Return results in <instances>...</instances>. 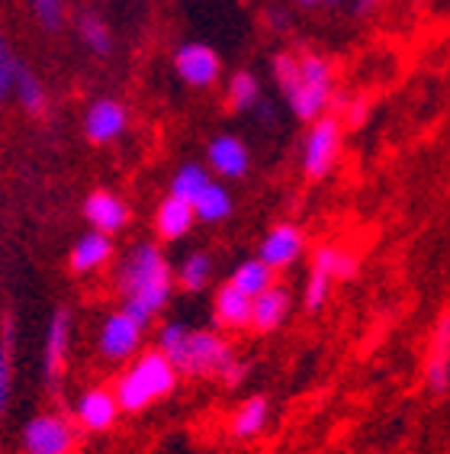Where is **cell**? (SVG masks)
Listing matches in <instances>:
<instances>
[{
    "mask_svg": "<svg viewBox=\"0 0 450 454\" xmlns=\"http://www.w3.org/2000/svg\"><path fill=\"white\" fill-rule=\"evenodd\" d=\"M174 268L155 242H139L129 248L116 271V290L122 297V313L136 319L142 329L151 325L174 297Z\"/></svg>",
    "mask_w": 450,
    "mask_h": 454,
    "instance_id": "1",
    "label": "cell"
},
{
    "mask_svg": "<svg viewBox=\"0 0 450 454\" xmlns=\"http://www.w3.org/2000/svg\"><path fill=\"white\" fill-rule=\"evenodd\" d=\"M274 81L296 120L312 122L325 116V110L335 100V68L319 52H277L270 61Z\"/></svg>",
    "mask_w": 450,
    "mask_h": 454,
    "instance_id": "2",
    "label": "cell"
},
{
    "mask_svg": "<svg viewBox=\"0 0 450 454\" xmlns=\"http://www.w3.org/2000/svg\"><path fill=\"white\" fill-rule=\"evenodd\" d=\"M183 377H222L225 367L232 364L235 355L232 341L209 329H190L183 323H165L158 329L155 345Z\"/></svg>",
    "mask_w": 450,
    "mask_h": 454,
    "instance_id": "3",
    "label": "cell"
},
{
    "mask_svg": "<svg viewBox=\"0 0 450 454\" xmlns=\"http://www.w3.org/2000/svg\"><path fill=\"white\" fill-rule=\"evenodd\" d=\"M177 384H181L177 367L158 348H145L136 358L126 361V367L120 371V377H116V384L110 390L116 396V403H120V412L139 416V412L151 410L155 403L167 400L177 390Z\"/></svg>",
    "mask_w": 450,
    "mask_h": 454,
    "instance_id": "4",
    "label": "cell"
},
{
    "mask_svg": "<svg viewBox=\"0 0 450 454\" xmlns=\"http://www.w3.org/2000/svg\"><path fill=\"white\" fill-rule=\"evenodd\" d=\"M357 271H361V258H357L351 248H341V245H319V248L312 252V268H309V278H306V290H303L306 313L325 309L335 280H354Z\"/></svg>",
    "mask_w": 450,
    "mask_h": 454,
    "instance_id": "5",
    "label": "cell"
},
{
    "mask_svg": "<svg viewBox=\"0 0 450 454\" xmlns=\"http://www.w3.org/2000/svg\"><path fill=\"white\" fill-rule=\"evenodd\" d=\"M341 145H345V126H341L338 116H319V120H312L309 132H306V139H303V155H299L306 181L329 177L331 168H335L338 158H341Z\"/></svg>",
    "mask_w": 450,
    "mask_h": 454,
    "instance_id": "6",
    "label": "cell"
},
{
    "mask_svg": "<svg viewBox=\"0 0 450 454\" xmlns=\"http://www.w3.org/2000/svg\"><path fill=\"white\" fill-rule=\"evenodd\" d=\"M78 426L61 412H35L23 426V451L27 454H74Z\"/></svg>",
    "mask_w": 450,
    "mask_h": 454,
    "instance_id": "7",
    "label": "cell"
},
{
    "mask_svg": "<svg viewBox=\"0 0 450 454\" xmlns=\"http://www.w3.org/2000/svg\"><path fill=\"white\" fill-rule=\"evenodd\" d=\"M142 335H145V329H142L136 319H129L122 309H116V313H110L104 323H100L97 351H100V358L110 361V364H126V361L136 358L142 351Z\"/></svg>",
    "mask_w": 450,
    "mask_h": 454,
    "instance_id": "8",
    "label": "cell"
},
{
    "mask_svg": "<svg viewBox=\"0 0 450 454\" xmlns=\"http://www.w3.org/2000/svg\"><path fill=\"white\" fill-rule=\"evenodd\" d=\"M174 74L193 90H206L222 78V59L209 43H183L174 52Z\"/></svg>",
    "mask_w": 450,
    "mask_h": 454,
    "instance_id": "9",
    "label": "cell"
},
{
    "mask_svg": "<svg viewBox=\"0 0 450 454\" xmlns=\"http://www.w3.org/2000/svg\"><path fill=\"white\" fill-rule=\"evenodd\" d=\"M303 254H306L303 226H299V223H290V219H283V223H277V226H270L268 232H264V239H260L258 254H254V258H260L270 271H286V268H293Z\"/></svg>",
    "mask_w": 450,
    "mask_h": 454,
    "instance_id": "10",
    "label": "cell"
},
{
    "mask_svg": "<svg viewBox=\"0 0 450 454\" xmlns=\"http://www.w3.org/2000/svg\"><path fill=\"white\" fill-rule=\"evenodd\" d=\"M129 129V106L116 97H97L84 114V136L94 145H112Z\"/></svg>",
    "mask_w": 450,
    "mask_h": 454,
    "instance_id": "11",
    "label": "cell"
},
{
    "mask_svg": "<svg viewBox=\"0 0 450 454\" xmlns=\"http://www.w3.org/2000/svg\"><path fill=\"white\" fill-rule=\"evenodd\" d=\"M71 333H74V319H71L68 306H58L52 316H49V325H45V345H43V377L45 384L55 387L65 374V361H68L71 348Z\"/></svg>",
    "mask_w": 450,
    "mask_h": 454,
    "instance_id": "12",
    "label": "cell"
},
{
    "mask_svg": "<svg viewBox=\"0 0 450 454\" xmlns=\"http://www.w3.org/2000/svg\"><path fill=\"white\" fill-rule=\"evenodd\" d=\"M120 403L112 396L110 387H87L84 394L74 400V426H81L84 432H110L120 422Z\"/></svg>",
    "mask_w": 450,
    "mask_h": 454,
    "instance_id": "13",
    "label": "cell"
},
{
    "mask_svg": "<svg viewBox=\"0 0 450 454\" xmlns=\"http://www.w3.org/2000/svg\"><path fill=\"white\" fill-rule=\"evenodd\" d=\"M206 161L209 171L219 177H229V181H238L252 171V149L242 136H232V132H222L216 139H209L206 145Z\"/></svg>",
    "mask_w": 450,
    "mask_h": 454,
    "instance_id": "14",
    "label": "cell"
},
{
    "mask_svg": "<svg viewBox=\"0 0 450 454\" xmlns=\"http://www.w3.org/2000/svg\"><path fill=\"white\" fill-rule=\"evenodd\" d=\"M81 213H84L87 226L97 229V232H106V236H116L129 226V203L122 200L116 191H106V187L87 193Z\"/></svg>",
    "mask_w": 450,
    "mask_h": 454,
    "instance_id": "15",
    "label": "cell"
},
{
    "mask_svg": "<svg viewBox=\"0 0 450 454\" xmlns=\"http://www.w3.org/2000/svg\"><path fill=\"white\" fill-rule=\"evenodd\" d=\"M112 254H116V245H112V236L106 232H97V229H87L74 239L71 245V254H68V268L81 278L87 274H97L104 271L106 264L112 262Z\"/></svg>",
    "mask_w": 450,
    "mask_h": 454,
    "instance_id": "16",
    "label": "cell"
},
{
    "mask_svg": "<svg viewBox=\"0 0 450 454\" xmlns=\"http://www.w3.org/2000/svg\"><path fill=\"white\" fill-rule=\"evenodd\" d=\"M290 309H293V294H290V287L274 280L268 290H260L258 297L252 300V325L248 329H254L260 335L277 333L280 325L286 323Z\"/></svg>",
    "mask_w": 450,
    "mask_h": 454,
    "instance_id": "17",
    "label": "cell"
},
{
    "mask_svg": "<svg viewBox=\"0 0 450 454\" xmlns=\"http://www.w3.org/2000/svg\"><path fill=\"white\" fill-rule=\"evenodd\" d=\"M424 380L431 387V394L444 396L450 390V313L444 309L434 323L431 333V348H428V361H424Z\"/></svg>",
    "mask_w": 450,
    "mask_h": 454,
    "instance_id": "18",
    "label": "cell"
},
{
    "mask_svg": "<svg viewBox=\"0 0 450 454\" xmlns=\"http://www.w3.org/2000/svg\"><path fill=\"white\" fill-rule=\"evenodd\" d=\"M270 426V400L264 394H252L248 400L238 403V410L229 419V435L235 442H254L268 432Z\"/></svg>",
    "mask_w": 450,
    "mask_h": 454,
    "instance_id": "19",
    "label": "cell"
},
{
    "mask_svg": "<svg viewBox=\"0 0 450 454\" xmlns=\"http://www.w3.org/2000/svg\"><path fill=\"white\" fill-rule=\"evenodd\" d=\"M193 223H197V216H193L190 203L177 200V197H171V193L158 203L155 232H158V239H161V242H181L183 236H190Z\"/></svg>",
    "mask_w": 450,
    "mask_h": 454,
    "instance_id": "20",
    "label": "cell"
},
{
    "mask_svg": "<svg viewBox=\"0 0 450 454\" xmlns=\"http://www.w3.org/2000/svg\"><path fill=\"white\" fill-rule=\"evenodd\" d=\"M213 316L222 329H248L252 325V297H244L242 290H235L229 280L216 290V300H213Z\"/></svg>",
    "mask_w": 450,
    "mask_h": 454,
    "instance_id": "21",
    "label": "cell"
},
{
    "mask_svg": "<svg viewBox=\"0 0 450 454\" xmlns=\"http://www.w3.org/2000/svg\"><path fill=\"white\" fill-rule=\"evenodd\" d=\"M13 100L19 104V110L27 116H33V120H43L45 114H49V90H45V84L39 81V74H35L33 68H27L23 61H19L17 68V78H13Z\"/></svg>",
    "mask_w": 450,
    "mask_h": 454,
    "instance_id": "22",
    "label": "cell"
},
{
    "mask_svg": "<svg viewBox=\"0 0 450 454\" xmlns=\"http://www.w3.org/2000/svg\"><path fill=\"white\" fill-rule=\"evenodd\" d=\"M193 207V216L199 219V223H209V226H216V223H225V219L235 213V200L232 193H229V187L219 181H213L206 187V191L199 193L197 200L190 203Z\"/></svg>",
    "mask_w": 450,
    "mask_h": 454,
    "instance_id": "23",
    "label": "cell"
},
{
    "mask_svg": "<svg viewBox=\"0 0 450 454\" xmlns=\"http://www.w3.org/2000/svg\"><path fill=\"white\" fill-rule=\"evenodd\" d=\"M209 184H213V175H209L206 165H199V161H183L171 177V197L183 203H193L199 193L206 191Z\"/></svg>",
    "mask_w": 450,
    "mask_h": 454,
    "instance_id": "24",
    "label": "cell"
},
{
    "mask_svg": "<svg viewBox=\"0 0 450 454\" xmlns=\"http://www.w3.org/2000/svg\"><path fill=\"white\" fill-rule=\"evenodd\" d=\"M225 97L235 114H252L254 106L260 104V81L254 71H235L229 84H225Z\"/></svg>",
    "mask_w": 450,
    "mask_h": 454,
    "instance_id": "25",
    "label": "cell"
},
{
    "mask_svg": "<svg viewBox=\"0 0 450 454\" xmlns=\"http://www.w3.org/2000/svg\"><path fill=\"white\" fill-rule=\"evenodd\" d=\"M213 280V258L206 252H190L181 262L177 274H174V284H181L187 294H199V290L209 287Z\"/></svg>",
    "mask_w": 450,
    "mask_h": 454,
    "instance_id": "26",
    "label": "cell"
},
{
    "mask_svg": "<svg viewBox=\"0 0 450 454\" xmlns=\"http://www.w3.org/2000/svg\"><path fill=\"white\" fill-rule=\"evenodd\" d=\"M229 284H232L235 290H242L244 297L254 300L260 290H268L270 284H274V271H270L260 258H248V262H242L238 268H235L232 278H229Z\"/></svg>",
    "mask_w": 450,
    "mask_h": 454,
    "instance_id": "27",
    "label": "cell"
},
{
    "mask_svg": "<svg viewBox=\"0 0 450 454\" xmlns=\"http://www.w3.org/2000/svg\"><path fill=\"white\" fill-rule=\"evenodd\" d=\"M78 35H81V43H84L94 55H100V59L112 52L110 23H106L97 10H84V13L78 17Z\"/></svg>",
    "mask_w": 450,
    "mask_h": 454,
    "instance_id": "28",
    "label": "cell"
},
{
    "mask_svg": "<svg viewBox=\"0 0 450 454\" xmlns=\"http://www.w3.org/2000/svg\"><path fill=\"white\" fill-rule=\"evenodd\" d=\"M17 68H19V59L13 55V49H10L7 33L0 29V106L7 104L10 94H13V78H17Z\"/></svg>",
    "mask_w": 450,
    "mask_h": 454,
    "instance_id": "29",
    "label": "cell"
},
{
    "mask_svg": "<svg viewBox=\"0 0 450 454\" xmlns=\"http://www.w3.org/2000/svg\"><path fill=\"white\" fill-rule=\"evenodd\" d=\"M27 4L43 29L58 33V29L65 27V0H27Z\"/></svg>",
    "mask_w": 450,
    "mask_h": 454,
    "instance_id": "30",
    "label": "cell"
},
{
    "mask_svg": "<svg viewBox=\"0 0 450 454\" xmlns=\"http://www.w3.org/2000/svg\"><path fill=\"white\" fill-rule=\"evenodd\" d=\"M10 396H13V361H10L7 339H0V416L7 412Z\"/></svg>",
    "mask_w": 450,
    "mask_h": 454,
    "instance_id": "31",
    "label": "cell"
},
{
    "mask_svg": "<svg viewBox=\"0 0 450 454\" xmlns=\"http://www.w3.org/2000/svg\"><path fill=\"white\" fill-rule=\"evenodd\" d=\"M341 126H361V122L367 120V104L361 100V97H354V100H341Z\"/></svg>",
    "mask_w": 450,
    "mask_h": 454,
    "instance_id": "32",
    "label": "cell"
},
{
    "mask_svg": "<svg viewBox=\"0 0 450 454\" xmlns=\"http://www.w3.org/2000/svg\"><path fill=\"white\" fill-rule=\"evenodd\" d=\"M244 377H248V364H244L242 358H235L232 364L225 367V374L219 377V380H222L225 387H242V384H244Z\"/></svg>",
    "mask_w": 450,
    "mask_h": 454,
    "instance_id": "33",
    "label": "cell"
},
{
    "mask_svg": "<svg viewBox=\"0 0 450 454\" xmlns=\"http://www.w3.org/2000/svg\"><path fill=\"white\" fill-rule=\"evenodd\" d=\"M268 23H270V29H277V33H280V29L290 27V13H286L283 7H270L268 10Z\"/></svg>",
    "mask_w": 450,
    "mask_h": 454,
    "instance_id": "34",
    "label": "cell"
},
{
    "mask_svg": "<svg viewBox=\"0 0 450 454\" xmlns=\"http://www.w3.org/2000/svg\"><path fill=\"white\" fill-rule=\"evenodd\" d=\"M376 4H380V0H357V4H354V13H357V17H364V13H373V7H376Z\"/></svg>",
    "mask_w": 450,
    "mask_h": 454,
    "instance_id": "35",
    "label": "cell"
},
{
    "mask_svg": "<svg viewBox=\"0 0 450 454\" xmlns=\"http://www.w3.org/2000/svg\"><path fill=\"white\" fill-rule=\"evenodd\" d=\"M303 7H315V4H322V0H299Z\"/></svg>",
    "mask_w": 450,
    "mask_h": 454,
    "instance_id": "36",
    "label": "cell"
},
{
    "mask_svg": "<svg viewBox=\"0 0 450 454\" xmlns=\"http://www.w3.org/2000/svg\"><path fill=\"white\" fill-rule=\"evenodd\" d=\"M329 4H341V0H329Z\"/></svg>",
    "mask_w": 450,
    "mask_h": 454,
    "instance_id": "37",
    "label": "cell"
}]
</instances>
